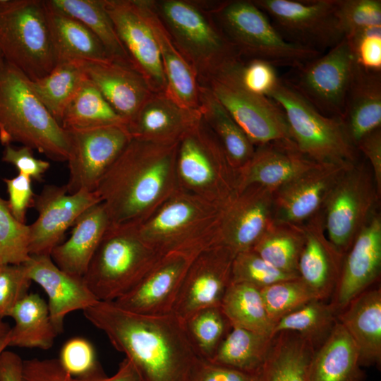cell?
<instances>
[{
  "label": "cell",
  "mask_w": 381,
  "mask_h": 381,
  "mask_svg": "<svg viewBox=\"0 0 381 381\" xmlns=\"http://www.w3.org/2000/svg\"><path fill=\"white\" fill-rule=\"evenodd\" d=\"M313 345L293 332L272 337L258 381H308L307 373L315 351Z\"/></svg>",
  "instance_id": "33"
},
{
  "label": "cell",
  "mask_w": 381,
  "mask_h": 381,
  "mask_svg": "<svg viewBox=\"0 0 381 381\" xmlns=\"http://www.w3.org/2000/svg\"><path fill=\"white\" fill-rule=\"evenodd\" d=\"M356 346L337 321L310 361L308 381H364Z\"/></svg>",
  "instance_id": "32"
},
{
  "label": "cell",
  "mask_w": 381,
  "mask_h": 381,
  "mask_svg": "<svg viewBox=\"0 0 381 381\" xmlns=\"http://www.w3.org/2000/svg\"><path fill=\"white\" fill-rule=\"evenodd\" d=\"M304 243L301 224L274 222L252 250L277 269L298 275V262Z\"/></svg>",
  "instance_id": "42"
},
{
  "label": "cell",
  "mask_w": 381,
  "mask_h": 381,
  "mask_svg": "<svg viewBox=\"0 0 381 381\" xmlns=\"http://www.w3.org/2000/svg\"><path fill=\"white\" fill-rule=\"evenodd\" d=\"M299 277L281 271L252 249L236 254L231 267V284H247L261 289L274 283Z\"/></svg>",
  "instance_id": "47"
},
{
  "label": "cell",
  "mask_w": 381,
  "mask_h": 381,
  "mask_svg": "<svg viewBox=\"0 0 381 381\" xmlns=\"http://www.w3.org/2000/svg\"><path fill=\"white\" fill-rule=\"evenodd\" d=\"M9 330L10 328L0 333V356L5 349L8 346Z\"/></svg>",
  "instance_id": "60"
},
{
  "label": "cell",
  "mask_w": 381,
  "mask_h": 381,
  "mask_svg": "<svg viewBox=\"0 0 381 381\" xmlns=\"http://www.w3.org/2000/svg\"><path fill=\"white\" fill-rule=\"evenodd\" d=\"M381 271V216L377 211L345 253L330 304L337 313L378 279Z\"/></svg>",
  "instance_id": "21"
},
{
  "label": "cell",
  "mask_w": 381,
  "mask_h": 381,
  "mask_svg": "<svg viewBox=\"0 0 381 381\" xmlns=\"http://www.w3.org/2000/svg\"><path fill=\"white\" fill-rule=\"evenodd\" d=\"M226 205L178 189L137 226L138 231L140 238L162 255L180 253L196 256L219 243L220 224Z\"/></svg>",
  "instance_id": "4"
},
{
  "label": "cell",
  "mask_w": 381,
  "mask_h": 381,
  "mask_svg": "<svg viewBox=\"0 0 381 381\" xmlns=\"http://www.w3.org/2000/svg\"><path fill=\"white\" fill-rule=\"evenodd\" d=\"M380 198L365 161L346 169L332 189L321 213L328 239L343 254L377 211Z\"/></svg>",
  "instance_id": "11"
},
{
  "label": "cell",
  "mask_w": 381,
  "mask_h": 381,
  "mask_svg": "<svg viewBox=\"0 0 381 381\" xmlns=\"http://www.w3.org/2000/svg\"><path fill=\"white\" fill-rule=\"evenodd\" d=\"M187 381H258V376L201 358Z\"/></svg>",
  "instance_id": "56"
},
{
  "label": "cell",
  "mask_w": 381,
  "mask_h": 381,
  "mask_svg": "<svg viewBox=\"0 0 381 381\" xmlns=\"http://www.w3.org/2000/svg\"><path fill=\"white\" fill-rule=\"evenodd\" d=\"M4 60L0 53V70L1 68H2L3 65H4Z\"/></svg>",
  "instance_id": "62"
},
{
  "label": "cell",
  "mask_w": 381,
  "mask_h": 381,
  "mask_svg": "<svg viewBox=\"0 0 381 381\" xmlns=\"http://www.w3.org/2000/svg\"><path fill=\"white\" fill-rule=\"evenodd\" d=\"M101 202L97 193H68L66 185H46L35 195L33 207L38 217L29 225L30 255H49L61 243L65 232L90 207Z\"/></svg>",
  "instance_id": "18"
},
{
  "label": "cell",
  "mask_w": 381,
  "mask_h": 381,
  "mask_svg": "<svg viewBox=\"0 0 381 381\" xmlns=\"http://www.w3.org/2000/svg\"><path fill=\"white\" fill-rule=\"evenodd\" d=\"M352 165L319 164L276 189L274 222H306L322 210L337 181Z\"/></svg>",
  "instance_id": "20"
},
{
  "label": "cell",
  "mask_w": 381,
  "mask_h": 381,
  "mask_svg": "<svg viewBox=\"0 0 381 381\" xmlns=\"http://www.w3.org/2000/svg\"><path fill=\"white\" fill-rule=\"evenodd\" d=\"M196 256L180 253L163 255L131 291L112 303L141 315L172 313L184 275Z\"/></svg>",
  "instance_id": "22"
},
{
  "label": "cell",
  "mask_w": 381,
  "mask_h": 381,
  "mask_svg": "<svg viewBox=\"0 0 381 381\" xmlns=\"http://www.w3.org/2000/svg\"><path fill=\"white\" fill-rule=\"evenodd\" d=\"M58 360L62 368L77 380L92 381L106 376L93 344L84 337L67 340L60 350Z\"/></svg>",
  "instance_id": "48"
},
{
  "label": "cell",
  "mask_w": 381,
  "mask_h": 381,
  "mask_svg": "<svg viewBox=\"0 0 381 381\" xmlns=\"http://www.w3.org/2000/svg\"><path fill=\"white\" fill-rule=\"evenodd\" d=\"M209 12L241 59L296 68L322 54L286 40L253 1H225Z\"/></svg>",
  "instance_id": "6"
},
{
  "label": "cell",
  "mask_w": 381,
  "mask_h": 381,
  "mask_svg": "<svg viewBox=\"0 0 381 381\" xmlns=\"http://www.w3.org/2000/svg\"><path fill=\"white\" fill-rule=\"evenodd\" d=\"M44 2L49 8L86 26L99 40L111 59L131 64L103 0H46Z\"/></svg>",
  "instance_id": "38"
},
{
  "label": "cell",
  "mask_w": 381,
  "mask_h": 381,
  "mask_svg": "<svg viewBox=\"0 0 381 381\" xmlns=\"http://www.w3.org/2000/svg\"><path fill=\"white\" fill-rule=\"evenodd\" d=\"M268 97L282 108L298 150L319 164H354L358 151L341 120L318 111L284 78Z\"/></svg>",
  "instance_id": "9"
},
{
  "label": "cell",
  "mask_w": 381,
  "mask_h": 381,
  "mask_svg": "<svg viewBox=\"0 0 381 381\" xmlns=\"http://www.w3.org/2000/svg\"><path fill=\"white\" fill-rule=\"evenodd\" d=\"M272 337L232 327L210 361L243 372L258 374Z\"/></svg>",
  "instance_id": "39"
},
{
  "label": "cell",
  "mask_w": 381,
  "mask_h": 381,
  "mask_svg": "<svg viewBox=\"0 0 381 381\" xmlns=\"http://www.w3.org/2000/svg\"><path fill=\"white\" fill-rule=\"evenodd\" d=\"M45 5L57 62L102 61L111 59L99 40L86 26Z\"/></svg>",
  "instance_id": "34"
},
{
  "label": "cell",
  "mask_w": 381,
  "mask_h": 381,
  "mask_svg": "<svg viewBox=\"0 0 381 381\" xmlns=\"http://www.w3.org/2000/svg\"><path fill=\"white\" fill-rule=\"evenodd\" d=\"M0 53L30 80L57 64L44 1L0 0Z\"/></svg>",
  "instance_id": "8"
},
{
  "label": "cell",
  "mask_w": 381,
  "mask_h": 381,
  "mask_svg": "<svg viewBox=\"0 0 381 381\" xmlns=\"http://www.w3.org/2000/svg\"><path fill=\"white\" fill-rule=\"evenodd\" d=\"M22 365L17 353L4 350L0 356V381H20Z\"/></svg>",
  "instance_id": "58"
},
{
  "label": "cell",
  "mask_w": 381,
  "mask_h": 381,
  "mask_svg": "<svg viewBox=\"0 0 381 381\" xmlns=\"http://www.w3.org/2000/svg\"><path fill=\"white\" fill-rule=\"evenodd\" d=\"M346 39L358 66L381 73V26L365 29Z\"/></svg>",
  "instance_id": "52"
},
{
  "label": "cell",
  "mask_w": 381,
  "mask_h": 381,
  "mask_svg": "<svg viewBox=\"0 0 381 381\" xmlns=\"http://www.w3.org/2000/svg\"><path fill=\"white\" fill-rule=\"evenodd\" d=\"M9 326L0 320V333L9 329Z\"/></svg>",
  "instance_id": "61"
},
{
  "label": "cell",
  "mask_w": 381,
  "mask_h": 381,
  "mask_svg": "<svg viewBox=\"0 0 381 381\" xmlns=\"http://www.w3.org/2000/svg\"><path fill=\"white\" fill-rule=\"evenodd\" d=\"M131 64L154 92H167L160 53L152 30L137 0H103Z\"/></svg>",
  "instance_id": "17"
},
{
  "label": "cell",
  "mask_w": 381,
  "mask_h": 381,
  "mask_svg": "<svg viewBox=\"0 0 381 381\" xmlns=\"http://www.w3.org/2000/svg\"><path fill=\"white\" fill-rule=\"evenodd\" d=\"M162 256L140 238L137 226L110 224L83 279L99 301L114 302L131 291Z\"/></svg>",
  "instance_id": "5"
},
{
  "label": "cell",
  "mask_w": 381,
  "mask_h": 381,
  "mask_svg": "<svg viewBox=\"0 0 381 381\" xmlns=\"http://www.w3.org/2000/svg\"><path fill=\"white\" fill-rule=\"evenodd\" d=\"M93 381H142V380L133 363L125 358L112 376H104Z\"/></svg>",
  "instance_id": "59"
},
{
  "label": "cell",
  "mask_w": 381,
  "mask_h": 381,
  "mask_svg": "<svg viewBox=\"0 0 381 381\" xmlns=\"http://www.w3.org/2000/svg\"><path fill=\"white\" fill-rule=\"evenodd\" d=\"M200 85L202 118L217 138L229 164L237 172L252 157L255 146L209 88Z\"/></svg>",
  "instance_id": "35"
},
{
  "label": "cell",
  "mask_w": 381,
  "mask_h": 381,
  "mask_svg": "<svg viewBox=\"0 0 381 381\" xmlns=\"http://www.w3.org/2000/svg\"><path fill=\"white\" fill-rule=\"evenodd\" d=\"M358 151L368 159L378 195H381V128L365 135L356 144Z\"/></svg>",
  "instance_id": "57"
},
{
  "label": "cell",
  "mask_w": 381,
  "mask_h": 381,
  "mask_svg": "<svg viewBox=\"0 0 381 381\" xmlns=\"http://www.w3.org/2000/svg\"><path fill=\"white\" fill-rule=\"evenodd\" d=\"M23 264L30 280L38 284L47 294L50 318L59 334L63 332L67 314L84 310L99 301L83 277L61 270L49 255H30Z\"/></svg>",
  "instance_id": "24"
},
{
  "label": "cell",
  "mask_w": 381,
  "mask_h": 381,
  "mask_svg": "<svg viewBox=\"0 0 381 381\" xmlns=\"http://www.w3.org/2000/svg\"><path fill=\"white\" fill-rule=\"evenodd\" d=\"M337 313L326 301L315 299L285 315L273 327L272 337L281 332H296L318 348L337 322Z\"/></svg>",
  "instance_id": "43"
},
{
  "label": "cell",
  "mask_w": 381,
  "mask_h": 381,
  "mask_svg": "<svg viewBox=\"0 0 381 381\" xmlns=\"http://www.w3.org/2000/svg\"><path fill=\"white\" fill-rule=\"evenodd\" d=\"M357 347L361 366L381 363V289L364 291L337 315Z\"/></svg>",
  "instance_id": "29"
},
{
  "label": "cell",
  "mask_w": 381,
  "mask_h": 381,
  "mask_svg": "<svg viewBox=\"0 0 381 381\" xmlns=\"http://www.w3.org/2000/svg\"><path fill=\"white\" fill-rule=\"evenodd\" d=\"M260 292L267 315L274 325L281 318L309 301L320 299L299 277L274 283L261 289Z\"/></svg>",
  "instance_id": "45"
},
{
  "label": "cell",
  "mask_w": 381,
  "mask_h": 381,
  "mask_svg": "<svg viewBox=\"0 0 381 381\" xmlns=\"http://www.w3.org/2000/svg\"><path fill=\"white\" fill-rule=\"evenodd\" d=\"M274 191L257 184L238 191L225 207L219 243L235 254L252 249L274 222Z\"/></svg>",
  "instance_id": "19"
},
{
  "label": "cell",
  "mask_w": 381,
  "mask_h": 381,
  "mask_svg": "<svg viewBox=\"0 0 381 381\" xmlns=\"http://www.w3.org/2000/svg\"><path fill=\"white\" fill-rule=\"evenodd\" d=\"M186 334L198 354L210 361L232 326L221 306L200 309L183 321Z\"/></svg>",
  "instance_id": "44"
},
{
  "label": "cell",
  "mask_w": 381,
  "mask_h": 381,
  "mask_svg": "<svg viewBox=\"0 0 381 381\" xmlns=\"http://www.w3.org/2000/svg\"><path fill=\"white\" fill-rule=\"evenodd\" d=\"M158 44L167 93L181 106L200 110V83L194 69L174 43L152 0H137Z\"/></svg>",
  "instance_id": "28"
},
{
  "label": "cell",
  "mask_w": 381,
  "mask_h": 381,
  "mask_svg": "<svg viewBox=\"0 0 381 381\" xmlns=\"http://www.w3.org/2000/svg\"><path fill=\"white\" fill-rule=\"evenodd\" d=\"M69 238L56 246L51 258L61 270L83 277L110 221L101 202L85 210L73 224Z\"/></svg>",
  "instance_id": "30"
},
{
  "label": "cell",
  "mask_w": 381,
  "mask_h": 381,
  "mask_svg": "<svg viewBox=\"0 0 381 381\" xmlns=\"http://www.w3.org/2000/svg\"><path fill=\"white\" fill-rule=\"evenodd\" d=\"M157 13L200 85L241 59L211 14L192 1H153Z\"/></svg>",
  "instance_id": "7"
},
{
  "label": "cell",
  "mask_w": 381,
  "mask_h": 381,
  "mask_svg": "<svg viewBox=\"0 0 381 381\" xmlns=\"http://www.w3.org/2000/svg\"><path fill=\"white\" fill-rule=\"evenodd\" d=\"M32 283L24 264L0 265V320L9 317Z\"/></svg>",
  "instance_id": "50"
},
{
  "label": "cell",
  "mask_w": 381,
  "mask_h": 381,
  "mask_svg": "<svg viewBox=\"0 0 381 381\" xmlns=\"http://www.w3.org/2000/svg\"><path fill=\"white\" fill-rule=\"evenodd\" d=\"M9 199L7 200L13 216L20 222L25 224L28 209L33 207L35 194L32 188L31 179L18 174L11 179H4Z\"/></svg>",
  "instance_id": "53"
},
{
  "label": "cell",
  "mask_w": 381,
  "mask_h": 381,
  "mask_svg": "<svg viewBox=\"0 0 381 381\" xmlns=\"http://www.w3.org/2000/svg\"><path fill=\"white\" fill-rule=\"evenodd\" d=\"M176 176L179 189L217 205L238 193L237 172L202 118L178 143Z\"/></svg>",
  "instance_id": "10"
},
{
  "label": "cell",
  "mask_w": 381,
  "mask_h": 381,
  "mask_svg": "<svg viewBox=\"0 0 381 381\" xmlns=\"http://www.w3.org/2000/svg\"><path fill=\"white\" fill-rule=\"evenodd\" d=\"M15 321L9 330L8 346L50 349L59 334L50 318L47 303L36 293H28L12 310Z\"/></svg>",
  "instance_id": "36"
},
{
  "label": "cell",
  "mask_w": 381,
  "mask_h": 381,
  "mask_svg": "<svg viewBox=\"0 0 381 381\" xmlns=\"http://www.w3.org/2000/svg\"><path fill=\"white\" fill-rule=\"evenodd\" d=\"M68 158V193L95 189L106 171L117 159L131 137L126 126H109L71 130Z\"/></svg>",
  "instance_id": "15"
},
{
  "label": "cell",
  "mask_w": 381,
  "mask_h": 381,
  "mask_svg": "<svg viewBox=\"0 0 381 381\" xmlns=\"http://www.w3.org/2000/svg\"><path fill=\"white\" fill-rule=\"evenodd\" d=\"M83 312L126 355L142 381H187L202 358L189 340L183 322L173 313L141 315L103 301Z\"/></svg>",
  "instance_id": "1"
},
{
  "label": "cell",
  "mask_w": 381,
  "mask_h": 381,
  "mask_svg": "<svg viewBox=\"0 0 381 381\" xmlns=\"http://www.w3.org/2000/svg\"><path fill=\"white\" fill-rule=\"evenodd\" d=\"M29 225L11 214L7 200L0 197V265H20L30 259Z\"/></svg>",
  "instance_id": "46"
},
{
  "label": "cell",
  "mask_w": 381,
  "mask_h": 381,
  "mask_svg": "<svg viewBox=\"0 0 381 381\" xmlns=\"http://www.w3.org/2000/svg\"><path fill=\"white\" fill-rule=\"evenodd\" d=\"M239 59L201 85L209 88L255 147L277 141H294L279 105L268 97L250 92L241 83L235 68Z\"/></svg>",
  "instance_id": "12"
},
{
  "label": "cell",
  "mask_w": 381,
  "mask_h": 381,
  "mask_svg": "<svg viewBox=\"0 0 381 381\" xmlns=\"http://www.w3.org/2000/svg\"><path fill=\"white\" fill-rule=\"evenodd\" d=\"M340 120L355 147L365 135L381 128V73L356 65Z\"/></svg>",
  "instance_id": "31"
},
{
  "label": "cell",
  "mask_w": 381,
  "mask_h": 381,
  "mask_svg": "<svg viewBox=\"0 0 381 381\" xmlns=\"http://www.w3.org/2000/svg\"><path fill=\"white\" fill-rule=\"evenodd\" d=\"M220 306L232 327L272 337L274 324L258 288L247 284H231Z\"/></svg>",
  "instance_id": "41"
},
{
  "label": "cell",
  "mask_w": 381,
  "mask_h": 381,
  "mask_svg": "<svg viewBox=\"0 0 381 381\" xmlns=\"http://www.w3.org/2000/svg\"><path fill=\"white\" fill-rule=\"evenodd\" d=\"M289 42L321 54L344 38L336 14V0H255Z\"/></svg>",
  "instance_id": "14"
},
{
  "label": "cell",
  "mask_w": 381,
  "mask_h": 381,
  "mask_svg": "<svg viewBox=\"0 0 381 381\" xmlns=\"http://www.w3.org/2000/svg\"><path fill=\"white\" fill-rule=\"evenodd\" d=\"M305 243L298 274L321 300L332 297L338 283L344 254L328 239L321 210L301 224Z\"/></svg>",
  "instance_id": "25"
},
{
  "label": "cell",
  "mask_w": 381,
  "mask_h": 381,
  "mask_svg": "<svg viewBox=\"0 0 381 381\" xmlns=\"http://www.w3.org/2000/svg\"><path fill=\"white\" fill-rule=\"evenodd\" d=\"M2 161L13 165L19 174L38 181L42 180L44 174L50 167L49 162L36 158L30 147H14L11 144L5 146Z\"/></svg>",
  "instance_id": "54"
},
{
  "label": "cell",
  "mask_w": 381,
  "mask_h": 381,
  "mask_svg": "<svg viewBox=\"0 0 381 381\" xmlns=\"http://www.w3.org/2000/svg\"><path fill=\"white\" fill-rule=\"evenodd\" d=\"M28 78L4 61L0 70V142L19 143L56 162L68 160L71 140L31 90Z\"/></svg>",
  "instance_id": "3"
},
{
  "label": "cell",
  "mask_w": 381,
  "mask_h": 381,
  "mask_svg": "<svg viewBox=\"0 0 381 381\" xmlns=\"http://www.w3.org/2000/svg\"><path fill=\"white\" fill-rule=\"evenodd\" d=\"M87 79L82 62L59 61L43 78L28 80V84L39 100L61 125L65 109Z\"/></svg>",
  "instance_id": "37"
},
{
  "label": "cell",
  "mask_w": 381,
  "mask_h": 381,
  "mask_svg": "<svg viewBox=\"0 0 381 381\" xmlns=\"http://www.w3.org/2000/svg\"><path fill=\"white\" fill-rule=\"evenodd\" d=\"M61 126L71 131L109 126L126 127V123L87 78L65 109Z\"/></svg>",
  "instance_id": "40"
},
{
  "label": "cell",
  "mask_w": 381,
  "mask_h": 381,
  "mask_svg": "<svg viewBox=\"0 0 381 381\" xmlns=\"http://www.w3.org/2000/svg\"><path fill=\"white\" fill-rule=\"evenodd\" d=\"M318 164L301 152L294 141L260 145L237 171V190L253 184L275 190Z\"/></svg>",
  "instance_id": "26"
},
{
  "label": "cell",
  "mask_w": 381,
  "mask_h": 381,
  "mask_svg": "<svg viewBox=\"0 0 381 381\" xmlns=\"http://www.w3.org/2000/svg\"><path fill=\"white\" fill-rule=\"evenodd\" d=\"M356 62L346 38L284 78L318 111L341 119Z\"/></svg>",
  "instance_id": "13"
},
{
  "label": "cell",
  "mask_w": 381,
  "mask_h": 381,
  "mask_svg": "<svg viewBox=\"0 0 381 381\" xmlns=\"http://www.w3.org/2000/svg\"><path fill=\"white\" fill-rule=\"evenodd\" d=\"M336 14L344 37L381 26L380 0H336Z\"/></svg>",
  "instance_id": "49"
},
{
  "label": "cell",
  "mask_w": 381,
  "mask_h": 381,
  "mask_svg": "<svg viewBox=\"0 0 381 381\" xmlns=\"http://www.w3.org/2000/svg\"><path fill=\"white\" fill-rule=\"evenodd\" d=\"M178 143L131 138L95 189L110 224L139 226L179 189Z\"/></svg>",
  "instance_id": "2"
},
{
  "label": "cell",
  "mask_w": 381,
  "mask_h": 381,
  "mask_svg": "<svg viewBox=\"0 0 381 381\" xmlns=\"http://www.w3.org/2000/svg\"><path fill=\"white\" fill-rule=\"evenodd\" d=\"M87 76L127 126L154 92L143 76L126 61H85Z\"/></svg>",
  "instance_id": "23"
},
{
  "label": "cell",
  "mask_w": 381,
  "mask_h": 381,
  "mask_svg": "<svg viewBox=\"0 0 381 381\" xmlns=\"http://www.w3.org/2000/svg\"><path fill=\"white\" fill-rule=\"evenodd\" d=\"M238 79L250 92L268 97L279 82L275 67L268 62L250 59L247 62L241 59L235 65Z\"/></svg>",
  "instance_id": "51"
},
{
  "label": "cell",
  "mask_w": 381,
  "mask_h": 381,
  "mask_svg": "<svg viewBox=\"0 0 381 381\" xmlns=\"http://www.w3.org/2000/svg\"><path fill=\"white\" fill-rule=\"evenodd\" d=\"M20 381H84L71 377L58 359L23 361ZM93 381V380H92Z\"/></svg>",
  "instance_id": "55"
},
{
  "label": "cell",
  "mask_w": 381,
  "mask_h": 381,
  "mask_svg": "<svg viewBox=\"0 0 381 381\" xmlns=\"http://www.w3.org/2000/svg\"><path fill=\"white\" fill-rule=\"evenodd\" d=\"M201 119L200 110L181 106L167 92H152L127 129L132 139L176 143Z\"/></svg>",
  "instance_id": "27"
},
{
  "label": "cell",
  "mask_w": 381,
  "mask_h": 381,
  "mask_svg": "<svg viewBox=\"0 0 381 381\" xmlns=\"http://www.w3.org/2000/svg\"><path fill=\"white\" fill-rule=\"evenodd\" d=\"M235 255L231 249L221 243L200 252L186 270L172 313L183 322L200 309L220 306L231 284Z\"/></svg>",
  "instance_id": "16"
}]
</instances>
